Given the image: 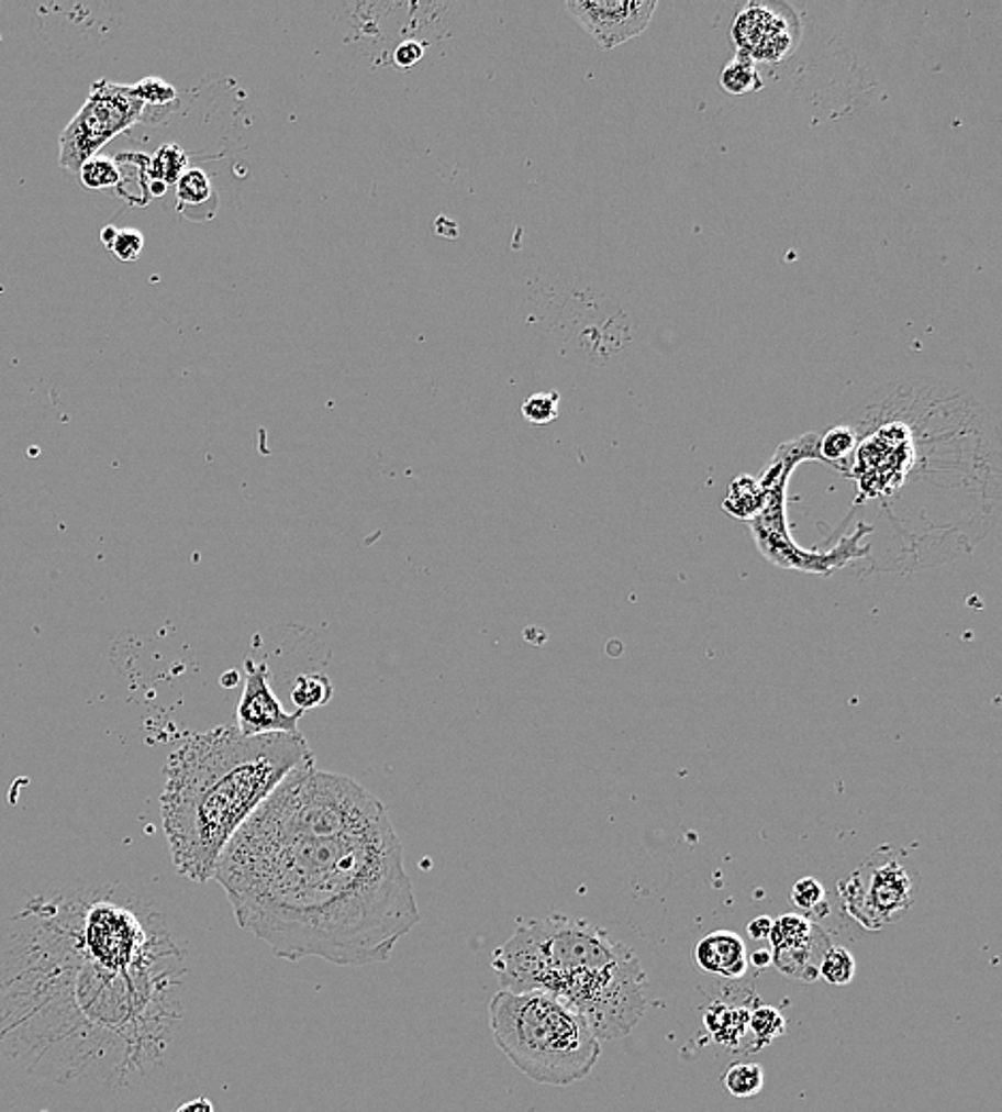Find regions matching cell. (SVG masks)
Returning a JSON list of instances; mask_svg holds the SVG:
<instances>
[{
	"mask_svg": "<svg viewBox=\"0 0 1002 1112\" xmlns=\"http://www.w3.org/2000/svg\"><path fill=\"white\" fill-rule=\"evenodd\" d=\"M214 198V187L210 176L201 167H189L180 180L176 182V199L178 208L185 212L187 205H203Z\"/></svg>",
	"mask_w": 1002,
	"mask_h": 1112,
	"instance_id": "20",
	"label": "cell"
},
{
	"mask_svg": "<svg viewBox=\"0 0 1002 1112\" xmlns=\"http://www.w3.org/2000/svg\"><path fill=\"white\" fill-rule=\"evenodd\" d=\"M656 0H569L567 9L603 49L642 35L655 15Z\"/></svg>",
	"mask_w": 1002,
	"mask_h": 1112,
	"instance_id": "9",
	"label": "cell"
},
{
	"mask_svg": "<svg viewBox=\"0 0 1002 1112\" xmlns=\"http://www.w3.org/2000/svg\"><path fill=\"white\" fill-rule=\"evenodd\" d=\"M816 458L819 456V437L816 435H804L802 438L789 441L780 445L771 458L768 471L761 476V488L766 494V505L761 514L750 522L753 537L761 551V555L771 560L778 567L784 569H800L810 574H832L834 569L847 565L848 560H855L859 556L868 555V548L859 546V540L870 533L872 529L859 526L855 535L845 537L834 551L812 553L802 551L789 535L787 529V516H784V490L789 483V476L800 460Z\"/></svg>",
	"mask_w": 1002,
	"mask_h": 1112,
	"instance_id": "5",
	"label": "cell"
},
{
	"mask_svg": "<svg viewBox=\"0 0 1002 1112\" xmlns=\"http://www.w3.org/2000/svg\"><path fill=\"white\" fill-rule=\"evenodd\" d=\"M917 894V881L898 854L875 852L864 865L840 881L845 910L868 931H879L904 914Z\"/></svg>",
	"mask_w": 1002,
	"mask_h": 1112,
	"instance_id": "7",
	"label": "cell"
},
{
	"mask_svg": "<svg viewBox=\"0 0 1002 1112\" xmlns=\"http://www.w3.org/2000/svg\"><path fill=\"white\" fill-rule=\"evenodd\" d=\"M334 696L332 680L325 675H300L291 687V702L298 707V711L307 713L312 709H321L330 704Z\"/></svg>",
	"mask_w": 1002,
	"mask_h": 1112,
	"instance_id": "15",
	"label": "cell"
},
{
	"mask_svg": "<svg viewBox=\"0 0 1002 1112\" xmlns=\"http://www.w3.org/2000/svg\"><path fill=\"white\" fill-rule=\"evenodd\" d=\"M425 45L422 41L407 40L402 41L396 49H393V65L402 71L415 67L422 58H424Z\"/></svg>",
	"mask_w": 1002,
	"mask_h": 1112,
	"instance_id": "28",
	"label": "cell"
},
{
	"mask_svg": "<svg viewBox=\"0 0 1002 1112\" xmlns=\"http://www.w3.org/2000/svg\"><path fill=\"white\" fill-rule=\"evenodd\" d=\"M490 1030L506 1059L531 1080L567 1087L583 1080L601 1057V1039L576 1008L541 991H499Z\"/></svg>",
	"mask_w": 1002,
	"mask_h": 1112,
	"instance_id": "4",
	"label": "cell"
},
{
	"mask_svg": "<svg viewBox=\"0 0 1002 1112\" xmlns=\"http://www.w3.org/2000/svg\"><path fill=\"white\" fill-rule=\"evenodd\" d=\"M721 86L725 92L730 94H748V92H757L764 88V80L757 71V65L755 60H750L748 56L739 54L733 58L732 63L725 65L723 74H721Z\"/></svg>",
	"mask_w": 1002,
	"mask_h": 1112,
	"instance_id": "16",
	"label": "cell"
},
{
	"mask_svg": "<svg viewBox=\"0 0 1002 1112\" xmlns=\"http://www.w3.org/2000/svg\"><path fill=\"white\" fill-rule=\"evenodd\" d=\"M110 251L116 255L118 262H135L144 251V234L133 227L118 230L116 240Z\"/></svg>",
	"mask_w": 1002,
	"mask_h": 1112,
	"instance_id": "27",
	"label": "cell"
},
{
	"mask_svg": "<svg viewBox=\"0 0 1002 1112\" xmlns=\"http://www.w3.org/2000/svg\"><path fill=\"white\" fill-rule=\"evenodd\" d=\"M791 901L804 914L816 915V918L827 914V910H825L827 908L825 888L814 877H804V879L795 881V886L791 890Z\"/></svg>",
	"mask_w": 1002,
	"mask_h": 1112,
	"instance_id": "25",
	"label": "cell"
},
{
	"mask_svg": "<svg viewBox=\"0 0 1002 1112\" xmlns=\"http://www.w3.org/2000/svg\"><path fill=\"white\" fill-rule=\"evenodd\" d=\"M750 963L757 967V969H764V967H770L771 965V953L770 950H757L753 953Z\"/></svg>",
	"mask_w": 1002,
	"mask_h": 1112,
	"instance_id": "31",
	"label": "cell"
},
{
	"mask_svg": "<svg viewBox=\"0 0 1002 1112\" xmlns=\"http://www.w3.org/2000/svg\"><path fill=\"white\" fill-rule=\"evenodd\" d=\"M857 447V431L850 426H834L823 437H819V456L821 463H827L840 471H845L843 463H847Z\"/></svg>",
	"mask_w": 1002,
	"mask_h": 1112,
	"instance_id": "19",
	"label": "cell"
},
{
	"mask_svg": "<svg viewBox=\"0 0 1002 1112\" xmlns=\"http://www.w3.org/2000/svg\"><path fill=\"white\" fill-rule=\"evenodd\" d=\"M79 182L88 191H110L118 189L122 174L116 159L105 155H94L79 167Z\"/></svg>",
	"mask_w": 1002,
	"mask_h": 1112,
	"instance_id": "18",
	"label": "cell"
},
{
	"mask_svg": "<svg viewBox=\"0 0 1002 1112\" xmlns=\"http://www.w3.org/2000/svg\"><path fill=\"white\" fill-rule=\"evenodd\" d=\"M176 1112H214V1107L208 1098H197L193 1102L182 1104Z\"/></svg>",
	"mask_w": 1002,
	"mask_h": 1112,
	"instance_id": "30",
	"label": "cell"
},
{
	"mask_svg": "<svg viewBox=\"0 0 1002 1112\" xmlns=\"http://www.w3.org/2000/svg\"><path fill=\"white\" fill-rule=\"evenodd\" d=\"M748 1032L753 1035L755 1044L768 1046L773 1039H778L780 1035H784V1032H787V1021H784V1016L776 1008L764 1005V1008H759L757 1012L750 1014V1019H748Z\"/></svg>",
	"mask_w": 1002,
	"mask_h": 1112,
	"instance_id": "24",
	"label": "cell"
},
{
	"mask_svg": "<svg viewBox=\"0 0 1002 1112\" xmlns=\"http://www.w3.org/2000/svg\"><path fill=\"white\" fill-rule=\"evenodd\" d=\"M748 1012L727 1005H714L705 1014V1025L723 1046H732L742 1033L748 1032Z\"/></svg>",
	"mask_w": 1002,
	"mask_h": 1112,
	"instance_id": "17",
	"label": "cell"
},
{
	"mask_svg": "<svg viewBox=\"0 0 1002 1112\" xmlns=\"http://www.w3.org/2000/svg\"><path fill=\"white\" fill-rule=\"evenodd\" d=\"M314 759L302 734L244 736L219 725L189 736L165 764L160 820L171 863L187 879H214L233 834L280 781Z\"/></svg>",
	"mask_w": 1002,
	"mask_h": 1112,
	"instance_id": "2",
	"label": "cell"
},
{
	"mask_svg": "<svg viewBox=\"0 0 1002 1112\" xmlns=\"http://www.w3.org/2000/svg\"><path fill=\"white\" fill-rule=\"evenodd\" d=\"M693 960L699 969L710 976L742 978L748 969L746 944L733 931H714L697 942Z\"/></svg>",
	"mask_w": 1002,
	"mask_h": 1112,
	"instance_id": "11",
	"label": "cell"
},
{
	"mask_svg": "<svg viewBox=\"0 0 1002 1112\" xmlns=\"http://www.w3.org/2000/svg\"><path fill=\"white\" fill-rule=\"evenodd\" d=\"M771 922H773V920L768 918V915H759V918H755V920L748 924V935H750L753 939H757V942L768 939V937H770Z\"/></svg>",
	"mask_w": 1002,
	"mask_h": 1112,
	"instance_id": "29",
	"label": "cell"
},
{
	"mask_svg": "<svg viewBox=\"0 0 1002 1112\" xmlns=\"http://www.w3.org/2000/svg\"><path fill=\"white\" fill-rule=\"evenodd\" d=\"M819 978H823L830 985L845 987L850 985L855 978V958L847 948L830 946L827 953L823 954L819 965Z\"/></svg>",
	"mask_w": 1002,
	"mask_h": 1112,
	"instance_id": "23",
	"label": "cell"
},
{
	"mask_svg": "<svg viewBox=\"0 0 1002 1112\" xmlns=\"http://www.w3.org/2000/svg\"><path fill=\"white\" fill-rule=\"evenodd\" d=\"M0 40H2V37H0Z\"/></svg>",
	"mask_w": 1002,
	"mask_h": 1112,
	"instance_id": "33",
	"label": "cell"
},
{
	"mask_svg": "<svg viewBox=\"0 0 1002 1112\" xmlns=\"http://www.w3.org/2000/svg\"><path fill=\"white\" fill-rule=\"evenodd\" d=\"M302 711L289 713L271 691L268 664H255L246 659V682L242 698L235 709L237 730L244 736L264 734H302L300 719Z\"/></svg>",
	"mask_w": 1002,
	"mask_h": 1112,
	"instance_id": "10",
	"label": "cell"
},
{
	"mask_svg": "<svg viewBox=\"0 0 1002 1112\" xmlns=\"http://www.w3.org/2000/svg\"><path fill=\"white\" fill-rule=\"evenodd\" d=\"M502 991H541L576 1008L599 1039L635 1030L648 1005V976L628 946L588 920L547 915L520 922L492 954Z\"/></svg>",
	"mask_w": 1002,
	"mask_h": 1112,
	"instance_id": "3",
	"label": "cell"
},
{
	"mask_svg": "<svg viewBox=\"0 0 1002 1112\" xmlns=\"http://www.w3.org/2000/svg\"><path fill=\"white\" fill-rule=\"evenodd\" d=\"M191 167V160L187 151L180 144H163L148 163V176L151 182H158L163 187H176L180 176Z\"/></svg>",
	"mask_w": 1002,
	"mask_h": 1112,
	"instance_id": "14",
	"label": "cell"
},
{
	"mask_svg": "<svg viewBox=\"0 0 1002 1112\" xmlns=\"http://www.w3.org/2000/svg\"><path fill=\"white\" fill-rule=\"evenodd\" d=\"M830 946H832V942H830L827 933L819 926L816 933L810 937L806 944L791 948V950L771 953V965L780 974H784L787 978L812 982L819 978L821 958H823V954L827 953Z\"/></svg>",
	"mask_w": 1002,
	"mask_h": 1112,
	"instance_id": "12",
	"label": "cell"
},
{
	"mask_svg": "<svg viewBox=\"0 0 1002 1112\" xmlns=\"http://www.w3.org/2000/svg\"><path fill=\"white\" fill-rule=\"evenodd\" d=\"M800 20L784 2H748L739 9L732 26L737 52L750 60L778 63L800 45Z\"/></svg>",
	"mask_w": 1002,
	"mask_h": 1112,
	"instance_id": "8",
	"label": "cell"
},
{
	"mask_svg": "<svg viewBox=\"0 0 1002 1112\" xmlns=\"http://www.w3.org/2000/svg\"><path fill=\"white\" fill-rule=\"evenodd\" d=\"M116 225H108V227H103V230H101V242H103V246H105V248H110V246H112V242L116 240Z\"/></svg>",
	"mask_w": 1002,
	"mask_h": 1112,
	"instance_id": "32",
	"label": "cell"
},
{
	"mask_svg": "<svg viewBox=\"0 0 1002 1112\" xmlns=\"http://www.w3.org/2000/svg\"><path fill=\"white\" fill-rule=\"evenodd\" d=\"M146 120V105L126 84L99 80L90 86L86 103L60 133V167L78 174L79 167L133 124Z\"/></svg>",
	"mask_w": 1002,
	"mask_h": 1112,
	"instance_id": "6",
	"label": "cell"
},
{
	"mask_svg": "<svg viewBox=\"0 0 1002 1112\" xmlns=\"http://www.w3.org/2000/svg\"><path fill=\"white\" fill-rule=\"evenodd\" d=\"M214 879L237 926L285 960L386 963L422 920L386 804L314 759L233 834Z\"/></svg>",
	"mask_w": 1002,
	"mask_h": 1112,
	"instance_id": "1",
	"label": "cell"
},
{
	"mask_svg": "<svg viewBox=\"0 0 1002 1112\" xmlns=\"http://www.w3.org/2000/svg\"><path fill=\"white\" fill-rule=\"evenodd\" d=\"M766 505L761 481L753 476H737L727 488L723 510L737 520L753 522Z\"/></svg>",
	"mask_w": 1002,
	"mask_h": 1112,
	"instance_id": "13",
	"label": "cell"
},
{
	"mask_svg": "<svg viewBox=\"0 0 1002 1112\" xmlns=\"http://www.w3.org/2000/svg\"><path fill=\"white\" fill-rule=\"evenodd\" d=\"M764 1070L757 1064H733L723 1074V1087L735 1098H753L764 1089Z\"/></svg>",
	"mask_w": 1002,
	"mask_h": 1112,
	"instance_id": "22",
	"label": "cell"
},
{
	"mask_svg": "<svg viewBox=\"0 0 1002 1112\" xmlns=\"http://www.w3.org/2000/svg\"><path fill=\"white\" fill-rule=\"evenodd\" d=\"M135 97L146 105V120H148V112L151 110H174L178 105V90L169 84V81L160 80V78H144L137 84H131ZM144 120V122H146Z\"/></svg>",
	"mask_w": 1002,
	"mask_h": 1112,
	"instance_id": "21",
	"label": "cell"
},
{
	"mask_svg": "<svg viewBox=\"0 0 1002 1112\" xmlns=\"http://www.w3.org/2000/svg\"><path fill=\"white\" fill-rule=\"evenodd\" d=\"M560 394L558 392H539L522 402V418L535 426L552 424L558 418Z\"/></svg>",
	"mask_w": 1002,
	"mask_h": 1112,
	"instance_id": "26",
	"label": "cell"
}]
</instances>
